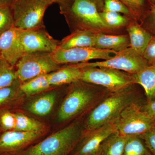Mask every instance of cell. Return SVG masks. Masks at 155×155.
<instances>
[{
  "label": "cell",
  "instance_id": "cell-1",
  "mask_svg": "<svg viewBox=\"0 0 155 155\" xmlns=\"http://www.w3.org/2000/svg\"><path fill=\"white\" fill-rule=\"evenodd\" d=\"M110 92L103 87L81 80L69 84L55 114L56 123L62 127L86 116Z\"/></svg>",
  "mask_w": 155,
  "mask_h": 155
},
{
  "label": "cell",
  "instance_id": "cell-2",
  "mask_svg": "<svg viewBox=\"0 0 155 155\" xmlns=\"http://www.w3.org/2000/svg\"><path fill=\"white\" fill-rule=\"evenodd\" d=\"M85 116L60 127L36 143L14 155H69L84 133Z\"/></svg>",
  "mask_w": 155,
  "mask_h": 155
},
{
  "label": "cell",
  "instance_id": "cell-3",
  "mask_svg": "<svg viewBox=\"0 0 155 155\" xmlns=\"http://www.w3.org/2000/svg\"><path fill=\"white\" fill-rule=\"evenodd\" d=\"M134 84L118 91L110 92L87 114L84 120V133L116 122L125 108L138 101V95L134 88Z\"/></svg>",
  "mask_w": 155,
  "mask_h": 155
},
{
  "label": "cell",
  "instance_id": "cell-4",
  "mask_svg": "<svg viewBox=\"0 0 155 155\" xmlns=\"http://www.w3.org/2000/svg\"><path fill=\"white\" fill-rule=\"evenodd\" d=\"M59 6L71 32L82 30L94 34L120 33L106 25L96 5L89 0H72Z\"/></svg>",
  "mask_w": 155,
  "mask_h": 155
},
{
  "label": "cell",
  "instance_id": "cell-5",
  "mask_svg": "<svg viewBox=\"0 0 155 155\" xmlns=\"http://www.w3.org/2000/svg\"><path fill=\"white\" fill-rule=\"evenodd\" d=\"M52 4L48 0H16L11 7L14 27L22 31L45 28V12Z\"/></svg>",
  "mask_w": 155,
  "mask_h": 155
},
{
  "label": "cell",
  "instance_id": "cell-6",
  "mask_svg": "<svg viewBox=\"0 0 155 155\" xmlns=\"http://www.w3.org/2000/svg\"><path fill=\"white\" fill-rule=\"evenodd\" d=\"M80 80L103 87L110 92L118 91L132 84L133 74L105 67H84Z\"/></svg>",
  "mask_w": 155,
  "mask_h": 155
},
{
  "label": "cell",
  "instance_id": "cell-7",
  "mask_svg": "<svg viewBox=\"0 0 155 155\" xmlns=\"http://www.w3.org/2000/svg\"><path fill=\"white\" fill-rule=\"evenodd\" d=\"M15 67L17 78L22 83L37 76L54 72L62 65L55 62L51 53L40 52L25 54Z\"/></svg>",
  "mask_w": 155,
  "mask_h": 155
},
{
  "label": "cell",
  "instance_id": "cell-8",
  "mask_svg": "<svg viewBox=\"0 0 155 155\" xmlns=\"http://www.w3.org/2000/svg\"><path fill=\"white\" fill-rule=\"evenodd\" d=\"M138 101L125 108L116 121L117 130L126 136L142 135L155 127V123L142 110Z\"/></svg>",
  "mask_w": 155,
  "mask_h": 155
},
{
  "label": "cell",
  "instance_id": "cell-9",
  "mask_svg": "<svg viewBox=\"0 0 155 155\" xmlns=\"http://www.w3.org/2000/svg\"><path fill=\"white\" fill-rule=\"evenodd\" d=\"M78 68L84 67H105L134 74L148 66L142 56L139 54L131 48L117 52L107 60L95 62H86L71 64Z\"/></svg>",
  "mask_w": 155,
  "mask_h": 155
},
{
  "label": "cell",
  "instance_id": "cell-10",
  "mask_svg": "<svg viewBox=\"0 0 155 155\" xmlns=\"http://www.w3.org/2000/svg\"><path fill=\"white\" fill-rule=\"evenodd\" d=\"M64 86L55 87L35 95L25 97L22 104L17 109L39 119L47 117L54 110Z\"/></svg>",
  "mask_w": 155,
  "mask_h": 155
},
{
  "label": "cell",
  "instance_id": "cell-11",
  "mask_svg": "<svg viewBox=\"0 0 155 155\" xmlns=\"http://www.w3.org/2000/svg\"><path fill=\"white\" fill-rule=\"evenodd\" d=\"M117 53L111 50L95 47H78L69 49L57 48L51 54L56 63L60 65L86 63L95 59L107 60Z\"/></svg>",
  "mask_w": 155,
  "mask_h": 155
},
{
  "label": "cell",
  "instance_id": "cell-12",
  "mask_svg": "<svg viewBox=\"0 0 155 155\" xmlns=\"http://www.w3.org/2000/svg\"><path fill=\"white\" fill-rule=\"evenodd\" d=\"M49 133L16 130L2 132L0 135V154L18 153L41 140Z\"/></svg>",
  "mask_w": 155,
  "mask_h": 155
},
{
  "label": "cell",
  "instance_id": "cell-13",
  "mask_svg": "<svg viewBox=\"0 0 155 155\" xmlns=\"http://www.w3.org/2000/svg\"><path fill=\"white\" fill-rule=\"evenodd\" d=\"M116 130V122H114L84 132L69 155H97L103 142Z\"/></svg>",
  "mask_w": 155,
  "mask_h": 155
},
{
  "label": "cell",
  "instance_id": "cell-14",
  "mask_svg": "<svg viewBox=\"0 0 155 155\" xmlns=\"http://www.w3.org/2000/svg\"><path fill=\"white\" fill-rule=\"evenodd\" d=\"M20 37L25 54L40 52L52 53L60 42L53 38L45 28L21 30Z\"/></svg>",
  "mask_w": 155,
  "mask_h": 155
},
{
  "label": "cell",
  "instance_id": "cell-15",
  "mask_svg": "<svg viewBox=\"0 0 155 155\" xmlns=\"http://www.w3.org/2000/svg\"><path fill=\"white\" fill-rule=\"evenodd\" d=\"M21 31L13 26L0 37L1 57L14 66L25 54L20 37Z\"/></svg>",
  "mask_w": 155,
  "mask_h": 155
},
{
  "label": "cell",
  "instance_id": "cell-16",
  "mask_svg": "<svg viewBox=\"0 0 155 155\" xmlns=\"http://www.w3.org/2000/svg\"><path fill=\"white\" fill-rule=\"evenodd\" d=\"M125 29L130 40V47L142 56L153 35L134 19L130 20Z\"/></svg>",
  "mask_w": 155,
  "mask_h": 155
},
{
  "label": "cell",
  "instance_id": "cell-17",
  "mask_svg": "<svg viewBox=\"0 0 155 155\" xmlns=\"http://www.w3.org/2000/svg\"><path fill=\"white\" fill-rule=\"evenodd\" d=\"M94 47L119 52L130 47V40L127 34H97Z\"/></svg>",
  "mask_w": 155,
  "mask_h": 155
},
{
  "label": "cell",
  "instance_id": "cell-18",
  "mask_svg": "<svg viewBox=\"0 0 155 155\" xmlns=\"http://www.w3.org/2000/svg\"><path fill=\"white\" fill-rule=\"evenodd\" d=\"M82 69L74 67L72 64H67L54 72L49 74V81L53 87L69 85L80 80Z\"/></svg>",
  "mask_w": 155,
  "mask_h": 155
},
{
  "label": "cell",
  "instance_id": "cell-19",
  "mask_svg": "<svg viewBox=\"0 0 155 155\" xmlns=\"http://www.w3.org/2000/svg\"><path fill=\"white\" fill-rule=\"evenodd\" d=\"M19 80L11 86L0 89V110L18 109L25 100V96L20 89Z\"/></svg>",
  "mask_w": 155,
  "mask_h": 155
},
{
  "label": "cell",
  "instance_id": "cell-20",
  "mask_svg": "<svg viewBox=\"0 0 155 155\" xmlns=\"http://www.w3.org/2000/svg\"><path fill=\"white\" fill-rule=\"evenodd\" d=\"M12 110L16 118V125L14 130L49 133L50 126L48 123L32 117L20 110Z\"/></svg>",
  "mask_w": 155,
  "mask_h": 155
},
{
  "label": "cell",
  "instance_id": "cell-21",
  "mask_svg": "<svg viewBox=\"0 0 155 155\" xmlns=\"http://www.w3.org/2000/svg\"><path fill=\"white\" fill-rule=\"evenodd\" d=\"M96 34H97L87 31H74L60 41L58 48L69 49L78 47H94Z\"/></svg>",
  "mask_w": 155,
  "mask_h": 155
},
{
  "label": "cell",
  "instance_id": "cell-22",
  "mask_svg": "<svg viewBox=\"0 0 155 155\" xmlns=\"http://www.w3.org/2000/svg\"><path fill=\"white\" fill-rule=\"evenodd\" d=\"M134 84L142 87L147 101L155 100V64L148 65L139 72L133 74Z\"/></svg>",
  "mask_w": 155,
  "mask_h": 155
},
{
  "label": "cell",
  "instance_id": "cell-23",
  "mask_svg": "<svg viewBox=\"0 0 155 155\" xmlns=\"http://www.w3.org/2000/svg\"><path fill=\"white\" fill-rule=\"evenodd\" d=\"M129 137L122 135L116 130L103 142L97 155H123Z\"/></svg>",
  "mask_w": 155,
  "mask_h": 155
},
{
  "label": "cell",
  "instance_id": "cell-24",
  "mask_svg": "<svg viewBox=\"0 0 155 155\" xmlns=\"http://www.w3.org/2000/svg\"><path fill=\"white\" fill-rule=\"evenodd\" d=\"M48 75L49 74L39 75L21 83L20 89L25 97L35 95L55 87L50 84Z\"/></svg>",
  "mask_w": 155,
  "mask_h": 155
},
{
  "label": "cell",
  "instance_id": "cell-25",
  "mask_svg": "<svg viewBox=\"0 0 155 155\" xmlns=\"http://www.w3.org/2000/svg\"><path fill=\"white\" fill-rule=\"evenodd\" d=\"M100 15L104 22L109 28L120 31L122 28H126L130 20V18L119 13L111 11H101Z\"/></svg>",
  "mask_w": 155,
  "mask_h": 155
},
{
  "label": "cell",
  "instance_id": "cell-26",
  "mask_svg": "<svg viewBox=\"0 0 155 155\" xmlns=\"http://www.w3.org/2000/svg\"><path fill=\"white\" fill-rule=\"evenodd\" d=\"M18 80L15 66L0 58V89L12 85Z\"/></svg>",
  "mask_w": 155,
  "mask_h": 155
},
{
  "label": "cell",
  "instance_id": "cell-27",
  "mask_svg": "<svg viewBox=\"0 0 155 155\" xmlns=\"http://www.w3.org/2000/svg\"><path fill=\"white\" fill-rule=\"evenodd\" d=\"M123 155H152L144 142L138 136H131L127 138Z\"/></svg>",
  "mask_w": 155,
  "mask_h": 155
},
{
  "label": "cell",
  "instance_id": "cell-28",
  "mask_svg": "<svg viewBox=\"0 0 155 155\" xmlns=\"http://www.w3.org/2000/svg\"><path fill=\"white\" fill-rule=\"evenodd\" d=\"M13 26L14 19L11 7L0 6V37Z\"/></svg>",
  "mask_w": 155,
  "mask_h": 155
},
{
  "label": "cell",
  "instance_id": "cell-29",
  "mask_svg": "<svg viewBox=\"0 0 155 155\" xmlns=\"http://www.w3.org/2000/svg\"><path fill=\"white\" fill-rule=\"evenodd\" d=\"M16 125V117L12 110H0V129L2 132L14 130Z\"/></svg>",
  "mask_w": 155,
  "mask_h": 155
},
{
  "label": "cell",
  "instance_id": "cell-30",
  "mask_svg": "<svg viewBox=\"0 0 155 155\" xmlns=\"http://www.w3.org/2000/svg\"><path fill=\"white\" fill-rule=\"evenodd\" d=\"M102 11H111L123 14L130 19L136 20L130 10L119 0H104Z\"/></svg>",
  "mask_w": 155,
  "mask_h": 155
},
{
  "label": "cell",
  "instance_id": "cell-31",
  "mask_svg": "<svg viewBox=\"0 0 155 155\" xmlns=\"http://www.w3.org/2000/svg\"><path fill=\"white\" fill-rule=\"evenodd\" d=\"M130 10L137 21L141 17L146 6L145 0H119Z\"/></svg>",
  "mask_w": 155,
  "mask_h": 155
},
{
  "label": "cell",
  "instance_id": "cell-32",
  "mask_svg": "<svg viewBox=\"0 0 155 155\" xmlns=\"http://www.w3.org/2000/svg\"><path fill=\"white\" fill-rule=\"evenodd\" d=\"M152 155H155V127L139 136Z\"/></svg>",
  "mask_w": 155,
  "mask_h": 155
},
{
  "label": "cell",
  "instance_id": "cell-33",
  "mask_svg": "<svg viewBox=\"0 0 155 155\" xmlns=\"http://www.w3.org/2000/svg\"><path fill=\"white\" fill-rule=\"evenodd\" d=\"M142 57L149 65L155 64V36H153L147 46Z\"/></svg>",
  "mask_w": 155,
  "mask_h": 155
},
{
  "label": "cell",
  "instance_id": "cell-34",
  "mask_svg": "<svg viewBox=\"0 0 155 155\" xmlns=\"http://www.w3.org/2000/svg\"><path fill=\"white\" fill-rule=\"evenodd\" d=\"M142 110L147 114L155 123V100L147 101L142 106Z\"/></svg>",
  "mask_w": 155,
  "mask_h": 155
},
{
  "label": "cell",
  "instance_id": "cell-35",
  "mask_svg": "<svg viewBox=\"0 0 155 155\" xmlns=\"http://www.w3.org/2000/svg\"><path fill=\"white\" fill-rule=\"evenodd\" d=\"M150 15L152 25L155 30V5L154 4H150Z\"/></svg>",
  "mask_w": 155,
  "mask_h": 155
},
{
  "label": "cell",
  "instance_id": "cell-36",
  "mask_svg": "<svg viewBox=\"0 0 155 155\" xmlns=\"http://www.w3.org/2000/svg\"><path fill=\"white\" fill-rule=\"evenodd\" d=\"M89 1L94 3L100 12L103 11V8H104V0H89Z\"/></svg>",
  "mask_w": 155,
  "mask_h": 155
},
{
  "label": "cell",
  "instance_id": "cell-37",
  "mask_svg": "<svg viewBox=\"0 0 155 155\" xmlns=\"http://www.w3.org/2000/svg\"><path fill=\"white\" fill-rule=\"evenodd\" d=\"M16 0H0V6L11 7Z\"/></svg>",
  "mask_w": 155,
  "mask_h": 155
},
{
  "label": "cell",
  "instance_id": "cell-38",
  "mask_svg": "<svg viewBox=\"0 0 155 155\" xmlns=\"http://www.w3.org/2000/svg\"><path fill=\"white\" fill-rule=\"evenodd\" d=\"M48 1H51L53 3H57L59 5H60L69 2L72 0H48Z\"/></svg>",
  "mask_w": 155,
  "mask_h": 155
},
{
  "label": "cell",
  "instance_id": "cell-39",
  "mask_svg": "<svg viewBox=\"0 0 155 155\" xmlns=\"http://www.w3.org/2000/svg\"><path fill=\"white\" fill-rule=\"evenodd\" d=\"M150 1L151 2V4L155 5V0H150Z\"/></svg>",
  "mask_w": 155,
  "mask_h": 155
},
{
  "label": "cell",
  "instance_id": "cell-40",
  "mask_svg": "<svg viewBox=\"0 0 155 155\" xmlns=\"http://www.w3.org/2000/svg\"><path fill=\"white\" fill-rule=\"evenodd\" d=\"M2 133V130H1V129H0V135H1V134Z\"/></svg>",
  "mask_w": 155,
  "mask_h": 155
},
{
  "label": "cell",
  "instance_id": "cell-41",
  "mask_svg": "<svg viewBox=\"0 0 155 155\" xmlns=\"http://www.w3.org/2000/svg\"><path fill=\"white\" fill-rule=\"evenodd\" d=\"M0 155H11L10 154H0Z\"/></svg>",
  "mask_w": 155,
  "mask_h": 155
},
{
  "label": "cell",
  "instance_id": "cell-42",
  "mask_svg": "<svg viewBox=\"0 0 155 155\" xmlns=\"http://www.w3.org/2000/svg\"><path fill=\"white\" fill-rule=\"evenodd\" d=\"M2 58V57H1V53H0V58Z\"/></svg>",
  "mask_w": 155,
  "mask_h": 155
}]
</instances>
